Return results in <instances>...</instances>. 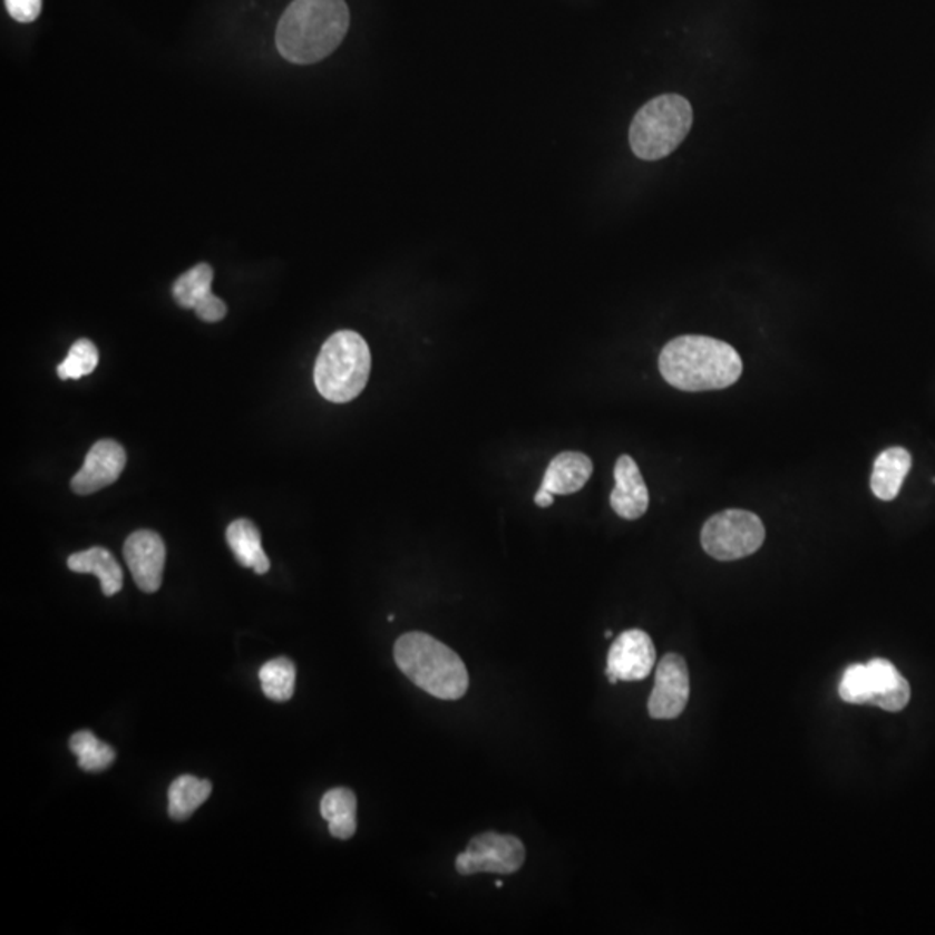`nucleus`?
<instances>
[{"mask_svg": "<svg viewBox=\"0 0 935 935\" xmlns=\"http://www.w3.org/2000/svg\"><path fill=\"white\" fill-rule=\"evenodd\" d=\"M349 27L345 0H293L277 25V51L295 65H314L343 42Z\"/></svg>", "mask_w": 935, "mask_h": 935, "instance_id": "nucleus-1", "label": "nucleus"}, {"mask_svg": "<svg viewBox=\"0 0 935 935\" xmlns=\"http://www.w3.org/2000/svg\"><path fill=\"white\" fill-rule=\"evenodd\" d=\"M659 368L669 384L684 392L728 389L743 371L741 358L730 343L700 334L671 340L660 353Z\"/></svg>", "mask_w": 935, "mask_h": 935, "instance_id": "nucleus-2", "label": "nucleus"}, {"mask_svg": "<svg viewBox=\"0 0 935 935\" xmlns=\"http://www.w3.org/2000/svg\"><path fill=\"white\" fill-rule=\"evenodd\" d=\"M393 659L408 680L435 699H462L470 686L461 656L430 634H402L393 646Z\"/></svg>", "mask_w": 935, "mask_h": 935, "instance_id": "nucleus-3", "label": "nucleus"}, {"mask_svg": "<svg viewBox=\"0 0 935 935\" xmlns=\"http://www.w3.org/2000/svg\"><path fill=\"white\" fill-rule=\"evenodd\" d=\"M371 373V352L368 343L356 331L342 330L331 334L314 368L319 393L330 402L345 405L358 399Z\"/></svg>", "mask_w": 935, "mask_h": 935, "instance_id": "nucleus-4", "label": "nucleus"}, {"mask_svg": "<svg viewBox=\"0 0 935 935\" xmlns=\"http://www.w3.org/2000/svg\"><path fill=\"white\" fill-rule=\"evenodd\" d=\"M693 109L680 94H662L636 113L629 143L634 155L646 162L665 158L686 139Z\"/></svg>", "mask_w": 935, "mask_h": 935, "instance_id": "nucleus-5", "label": "nucleus"}, {"mask_svg": "<svg viewBox=\"0 0 935 935\" xmlns=\"http://www.w3.org/2000/svg\"><path fill=\"white\" fill-rule=\"evenodd\" d=\"M761 518L746 509H727L709 518L702 528V547L719 562L753 555L764 544Z\"/></svg>", "mask_w": 935, "mask_h": 935, "instance_id": "nucleus-6", "label": "nucleus"}, {"mask_svg": "<svg viewBox=\"0 0 935 935\" xmlns=\"http://www.w3.org/2000/svg\"><path fill=\"white\" fill-rule=\"evenodd\" d=\"M525 863V846L513 835L487 834L471 838L456 858V869L462 877L475 874H517Z\"/></svg>", "mask_w": 935, "mask_h": 935, "instance_id": "nucleus-7", "label": "nucleus"}, {"mask_svg": "<svg viewBox=\"0 0 935 935\" xmlns=\"http://www.w3.org/2000/svg\"><path fill=\"white\" fill-rule=\"evenodd\" d=\"M655 644L641 629H629L619 634L606 659V678L610 683L643 681L655 668Z\"/></svg>", "mask_w": 935, "mask_h": 935, "instance_id": "nucleus-8", "label": "nucleus"}, {"mask_svg": "<svg viewBox=\"0 0 935 935\" xmlns=\"http://www.w3.org/2000/svg\"><path fill=\"white\" fill-rule=\"evenodd\" d=\"M690 700V672L686 660L678 653H668L656 665L655 686L649 700V714L653 719L680 718Z\"/></svg>", "mask_w": 935, "mask_h": 935, "instance_id": "nucleus-9", "label": "nucleus"}, {"mask_svg": "<svg viewBox=\"0 0 935 935\" xmlns=\"http://www.w3.org/2000/svg\"><path fill=\"white\" fill-rule=\"evenodd\" d=\"M124 558L140 591L152 594L162 587L167 549L156 532L137 530L130 534L124 544Z\"/></svg>", "mask_w": 935, "mask_h": 935, "instance_id": "nucleus-10", "label": "nucleus"}, {"mask_svg": "<svg viewBox=\"0 0 935 935\" xmlns=\"http://www.w3.org/2000/svg\"><path fill=\"white\" fill-rule=\"evenodd\" d=\"M127 465L124 447L115 440H99L90 447L86 462L71 480V489L80 496L98 493L117 481Z\"/></svg>", "mask_w": 935, "mask_h": 935, "instance_id": "nucleus-11", "label": "nucleus"}, {"mask_svg": "<svg viewBox=\"0 0 935 935\" xmlns=\"http://www.w3.org/2000/svg\"><path fill=\"white\" fill-rule=\"evenodd\" d=\"M615 487L610 496V505L624 520H637L643 517L650 505L649 487L636 461L631 456L622 455L615 462Z\"/></svg>", "mask_w": 935, "mask_h": 935, "instance_id": "nucleus-12", "label": "nucleus"}, {"mask_svg": "<svg viewBox=\"0 0 935 935\" xmlns=\"http://www.w3.org/2000/svg\"><path fill=\"white\" fill-rule=\"evenodd\" d=\"M593 475V461L583 452H559L544 474L543 489L559 496L578 493Z\"/></svg>", "mask_w": 935, "mask_h": 935, "instance_id": "nucleus-13", "label": "nucleus"}, {"mask_svg": "<svg viewBox=\"0 0 935 935\" xmlns=\"http://www.w3.org/2000/svg\"><path fill=\"white\" fill-rule=\"evenodd\" d=\"M871 683H874V705L880 707L882 711L899 712L908 705L912 699V688L908 681L900 675L896 665L889 660L874 659L868 664Z\"/></svg>", "mask_w": 935, "mask_h": 935, "instance_id": "nucleus-14", "label": "nucleus"}, {"mask_svg": "<svg viewBox=\"0 0 935 935\" xmlns=\"http://www.w3.org/2000/svg\"><path fill=\"white\" fill-rule=\"evenodd\" d=\"M912 470V455L903 447L884 450L875 461L871 490L882 501H893L899 494L906 475Z\"/></svg>", "mask_w": 935, "mask_h": 935, "instance_id": "nucleus-15", "label": "nucleus"}, {"mask_svg": "<svg viewBox=\"0 0 935 935\" xmlns=\"http://www.w3.org/2000/svg\"><path fill=\"white\" fill-rule=\"evenodd\" d=\"M68 568L77 574H94L101 583L105 596H115L124 586V572L117 559L105 547H90L68 558Z\"/></svg>", "mask_w": 935, "mask_h": 935, "instance_id": "nucleus-16", "label": "nucleus"}, {"mask_svg": "<svg viewBox=\"0 0 935 935\" xmlns=\"http://www.w3.org/2000/svg\"><path fill=\"white\" fill-rule=\"evenodd\" d=\"M227 544L233 549L240 565L246 568H253L256 574H267L271 568L267 555H265L264 547H262V537L255 524L245 518L234 520L225 532Z\"/></svg>", "mask_w": 935, "mask_h": 935, "instance_id": "nucleus-17", "label": "nucleus"}, {"mask_svg": "<svg viewBox=\"0 0 935 935\" xmlns=\"http://www.w3.org/2000/svg\"><path fill=\"white\" fill-rule=\"evenodd\" d=\"M358 799L349 788L328 790L321 800V816L327 819L330 834L340 840H349L358 830Z\"/></svg>", "mask_w": 935, "mask_h": 935, "instance_id": "nucleus-18", "label": "nucleus"}, {"mask_svg": "<svg viewBox=\"0 0 935 935\" xmlns=\"http://www.w3.org/2000/svg\"><path fill=\"white\" fill-rule=\"evenodd\" d=\"M212 793V783L208 780H199L193 775H183L172 781L168 788V816L177 821L189 819L193 812L208 799Z\"/></svg>", "mask_w": 935, "mask_h": 935, "instance_id": "nucleus-19", "label": "nucleus"}, {"mask_svg": "<svg viewBox=\"0 0 935 935\" xmlns=\"http://www.w3.org/2000/svg\"><path fill=\"white\" fill-rule=\"evenodd\" d=\"M70 749L78 757V766L86 772H101L117 759V752L92 731H77L70 738Z\"/></svg>", "mask_w": 935, "mask_h": 935, "instance_id": "nucleus-20", "label": "nucleus"}, {"mask_svg": "<svg viewBox=\"0 0 935 935\" xmlns=\"http://www.w3.org/2000/svg\"><path fill=\"white\" fill-rule=\"evenodd\" d=\"M262 690L267 699L274 702H288L295 691L296 669L292 660L286 656L271 660L262 665L261 672Z\"/></svg>", "mask_w": 935, "mask_h": 935, "instance_id": "nucleus-21", "label": "nucleus"}, {"mask_svg": "<svg viewBox=\"0 0 935 935\" xmlns=\"http://www.w3.org/2000/svg\"><path fill=\"white\" fill-rule=\"evenodd\" d=\"M212 283H214V269L208 264H198L184 272L183 276L175 281L172 293L181 308L195 311L196 305L212 293Z\"/></svg>", "mask_w": 935, "mask_h": 935, "instance_id": "nucleus-22", "label": "nucleus"}, {"mask_svg": "<svg viewBox=\"0 0 935 935\" xmlns=\"http://www.w3.org/2000/svg\"><path fill=\"white\" fill-rule=\"evenodd\" d=\"M98 364V347L94 345L90 340L82 338L71 345L68 358L58 366V377L61 380H78V378L92 373Z\"/></svg>", "mask_w": 935, "mask_h": 935, "instance_id": "nucleus-23", "label": "nucleus"}, {"mask_svg": "<svg viewBox=\"0 0 935 935\" xmlns=\"http://www.w3.org/2000/svg\"><path fill=\"white\" fill-rule=\"evenodd\" d=\"M838 695L844 702L856 703H871L874 700V683H871V675L866 664H853L844 672L843 681L838 684Z\"/></svg>", "mask_w": 935, "mask_h": 935, "instance_id": "nucleus-24", "label": "nucleus"}, {"mask_svg": "<svg viewBox=\"0 0 935 935\" xmlns=\"http://www.w3.org/2000/svg\"><path fill=\"white\" fill-rule=\"evenodd\" d=\"M6 8L12 20L31 23L42 11V0H6Z\"/></svg>", "mask_w": 935, "mask_h": 935, "instance_id": "nucleus-25", "label": "nucleus"}, {"mask_svg": "<svg viewBox=\"0 0 935 935\" xmlns=\"http://www.w3.org/2000/svg\"><path fill=\"white\" fill-rule=\"evenodd\" d=\"M196 315L205 322H218L227 314V308L218 296L210 293L206 299H203L195 308Z\"/></svg>", "mask_w": 935, "mask_h": 935, "instance_id": "nucleus-26", "label": "nucleus"}, {"mask_svg": "<svg viewBox=\"0 0 935 935\" xmlns=\"http://www.w3.org/2000/svg\"><path fill=\"white\" fill-rule=\"evenodd\" d=\"M534 503H536L539 508H549V506L555 503V494L549 493V490L543 489L539 487L537 490L536 496H534Z\"/></svg>", "mask_w": 935, "mask_h": 935, "instance_id": "nucleus-27", "label": "nucleus"}, {"mask_svg": "<svg viewBox=\"0 0 935 935\" xmlns=\"http://www.w3.org/2000/svg\"><path fill=\"white\" fill-rule=\"evenodd\" d=\"M496 887H497V889H501V887H503V882H501V880H497V882H496Z\"/></svg>", "mask_w": 935, "mask_h": 935, "instance_id": "nucleus-28", "label": "nucleus"}]
</instances>
